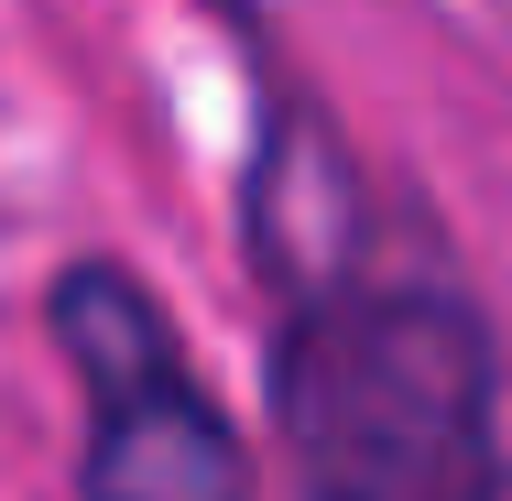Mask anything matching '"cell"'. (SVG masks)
Listing matches in <instances>:
<instances>
[{"label":"cell","mask_w":512,"mask_h":501,"mask_svg":"<svg viewBox=\"0 0 512 501\" xmlns=\"http://www.w3.org/2000/svg\"><path fill=\"white\" fill-rule=\"evenodd\" d=\"M306 501H502L491 349L458 295H316L284 338Z\"/></svg>","instance_id":"cell-1"},{"label":"cell","mask_w":512,"mask_h":501,"mask_svg":"<svg viewBox=\"0 0 512 501\" xmlns=\"http://www.w3.org/2000/svg\"><path fill=\"white\" fill-rule=\"evenodd\" d=\"M55 338L88 382V501H251V458L229 414L197 393L175 327L131 273H66L55 284Z\"/></svg>","instance_id":"cell-2"}]
</instances>
